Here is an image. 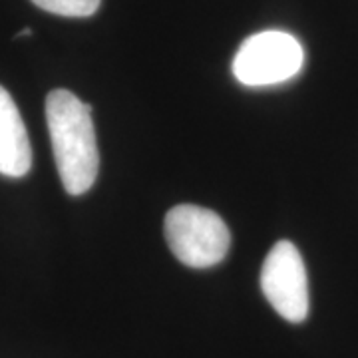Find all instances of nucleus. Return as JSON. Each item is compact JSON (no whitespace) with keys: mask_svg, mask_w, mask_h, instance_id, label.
<instances>
[{"mask_svg":"<svg viewBox=\"0 0 358 358\" xmlns=\"http://www.w3.org/2000/svg\"><path fill=\"white\" fill-rule=\"evenodd\" d=\"M46 124L64 189L70 195L86 193L96 183L100 167L92 106L68 90H52L46 98Z\"/></svg>","mask_w":358,"mask_h":358,"instance_id":"nucleus-1","label":"nucleus"},{"mask_svg":"<svg viewBox=\"0 0 358 358\" xmlns=\"http://www.w3.org/2000/svg\"><path fill=\"white\" fill-rule=\"evenodd\" d=\"M166 241L183 265L207 268L221 263L231 245V233L215 211L197 205H178L166 215Z\"/></svg>","mask_w":358,"mask_h":358,"instance_id":"nucleus-2","label":"nucleus"},{"mask_svg":"<svg viewBox=\"0 0 358 358\" xmlns=\"http://www.w3.org/2000/svg\"><path fill=\"white\" fill-rule=\"evenodd\" d=\"M305 64V50L293 34L265 30L239 46L233 58V76L243 86H275L294 78Z\"/></svg>","mask_w":358,"mask_h":358,"instance_id":"nucleus-3","label":"nucleus"},{"mask_svg":"<svg viewBox=\"0 0 358 358\" xmlns=\"http://www.w3.org/2000/svg\"><path fill=\"white\" fill-rule=\"evenodd\" d=\"M263 294L282 319L303 322L308 315V282L305 261L291 241H279L261 268Z\"/></svg>","mask_w":358,"mask_h":358,"instance_id":"nucleus-4","label":"nucleus"},{"mask_svg":"<svg viewBox=\"0 0 358 358\" xmlns=\"http://www.w3.org/2000/svg\"><path fill=\"white\" fill-rule=\"evenodd\" d=\"M32 167V150L22 115L13 96L0 86V173L24 178Z\"/></svg>","mask_w":358,"mask_h":358,"instance_id":"nucleus-5","label":"nucleus"},{"mask_svg":"<svg viewBox=\"0 0 358 358\" xmlns=\"http://www.w3.org/2000/svg\"><path fill=\"white\" fill-rule=\"evenodd\" d=\"M32 2L46 13L68 16V18H86L100 8V0H32Z\"/></svg>","mask_w":358,"mask_h":358,"instance_id":"nucleus-6","label":"nucleus"},{"mask_svg":"<svg viewBox=\"0 0 358 358\" xmlns=\"http://www.w3.org/2000/svg\"><path fill=\"white\" fill-rule=\"evenodd\" d=\"M22 36H32V30H30V28H22V30L16 34V38H22Z\"/></svg>","mask_w":358,"mask_h":358,"instance_id":"nucleus-7","label":"nucleus"}]
</instances>
